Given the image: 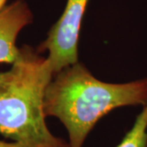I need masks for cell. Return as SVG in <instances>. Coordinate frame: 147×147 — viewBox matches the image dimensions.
Returning <instances> with one entry per match:
<instances>
[{"label":"cell","instance_id":"6da1fadb","mask_svg":"<svg viewBox=\"0 0 147 147\" xmlns=\"http://www.w3.org/2000/svg\"><path fill=\"white\" fill-rule=\"evenodd\" d=\"M147 104V79L109 84L77 62L54 75L43 100L46 117L57 118L68 131L69 147H82L102 117L115 108Z\"/></svg>","mask_w":147,"mask_h":147},{"label":"cell","instance_id":"7a4b0ae2","mask_svg":"<svg viewBox=\"0 0 147 147\" xmlns=\"http://www.w3.org/2000/svg\"><path fill=\"white\" fill-rule=\"evenodd\" d=\"M53 74L47 58L29 45L0 72V135L28 147H69L46 123L44 94Z\"/></svg>","mask_w":147,"mask_h":147},{"label":"cell","instance_id":"3957f363","mask_svg":"<svg viewBox=\"0 0 147 147\" xmlns=\"http://www.w3.org/2000/svg\"><path fill=\"white\" fill-rule=\"evenodd\" d=\"M89 0H67L62 15L53 26L38 52L47 51L53 75L78 62V43L82 20Z\"/></svg>","mask_w":147,"mask_h":147},{"label":"cell","instance_id":"277c9868","mask_svg":"<svg viewBox=\"0 0 147 147\" xmlns=\"http://www.w3.org/2000/svg\"><path fill=\"white\" fill-rule=\"evenodd\" d=\"M33 21V14L24 0H16L0 11V63L12 64L18 57L16 38Z\"/></svg>","mask_w":147,"mask_h":147},{"label":"cell","instance_id":"5b68a950","mask_svg":"<svg viewBox=\"0 0 147 147\" xmlns=\"http://www.w3.org/2000/svg\"><path fill=\"white\" fill-rule=\"evenodd\" d=\"M116 147H147V104L137 116L132 127Z\"/></svg>","mask_w":147,"mask_h":147},{"label":"cell","instance_id":"8992f818","mask_svg":"<svg viewBox=\"0 0 147 147\" xmlns=\"http://www.w3.org/2000/svg\"><path fill=\"white\" fill-rule=\"evenodd\" d=\"M0 147H28L21 143L16 142H5L0 141Z\"/></svg>","mask_w":147,"mask_h":147},{"label":"cell","instance_id":"52a82bcc","mask_svg":"<svg viewBox=\"0 0 147 147\" xmlns=\"http://www.w3.org/2000/svg\"><path fill=\"white\" fill-rule=\"evenodd\" d=\"M6 2H7V0H0V11L4 8Z\"/></svg>","mask_w":147,"mask_h":147}]
</instances>
